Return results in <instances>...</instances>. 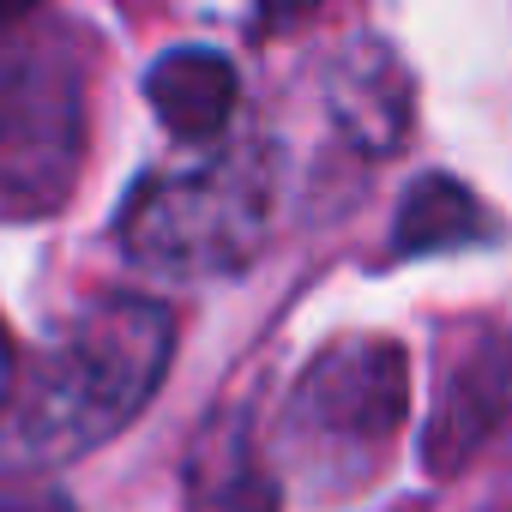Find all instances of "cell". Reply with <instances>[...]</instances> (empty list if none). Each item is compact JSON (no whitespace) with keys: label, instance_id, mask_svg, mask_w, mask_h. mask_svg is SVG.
Wrapping results in <instances>:
<instances>
[{"label":"cell","instance_id":"8992f818","mask_svg":"<svg viewBox=\"0 0 512 512\" xmlns=\"http://www.w3.org/2000/svg\"><path fill=\"white\" fill-rule=\"evenodd\" d=\"M13 374H19V362H13V338H7V326H0V410L13 404Z\"/></svg>","mask_w":512,"mask_h":512},{"label":"cell","instance_id":"277c9868","mask_svg":"<svg viewBox=\"0 0 512 512\" xmlns=\"http://www.w3.org/2000/svg\"><path fill=\"white\" fill-rule=\"evenodd\" d=\"M404 416V368L392 344H338L326 350L296 404H290V446L320 470L344 476L362 470Z\"/></svg>","mask_w":512,"mask_h":512},{"label":"cell","instance_id":"7a4b0ae2","mask_svg":"<svg viewBox=\"0 0 512 512\" xmlns=\"http://www.w3.org/2000/svg\"><path fill=\"white\" fill-rule=\"evenodd\" d=\"M272 229V169L260 151H217L193 169H151L121 205V247L157 278L241 272Z\"/></svg>","mask_w":512,"mask_h":512},{"label":"cell","instance_id":"5b68a950","mask_svg":"<svg viewBox=\"0 0 512 512\" xmlns=\"http://www.w3.org/2000/svg\"><path fill=\"white\" fill-rule=\"evenodd\" d=\"M145 97L181 145H217L235 121V67L217 49H169L151 67Z\"/></svg>","mask_w":512,"mask_h":512},{"label":"cell","instance_id":"3957f363","mask_svg":"<svg viewBox=\"0 0 512 512\" xmlns=\"http://www.w3.org/2000/svg\"><path fill=\"white\" fill-rule=\"evenodd\" d=\"M85 163V67L67 37L0 43V211H55Z\"/></svg>","mask_w":512,"mask_h":512},{"label":"cell","instance_id":"6da1fadb","mask_svg":"<svg viewBox=\"0 0 512 512\" xmlns=\"http://www.w3.org/2000/svg\"><path fill=\"white\" fill-rule=\"evenodd\" d=\"M175 356V320L151 296H97L79 308L19 398L13 434L37 464H67L103 440H115L163 386Z\"/></svg>","mask_w":512,"mask_h":512}]
</instances>
